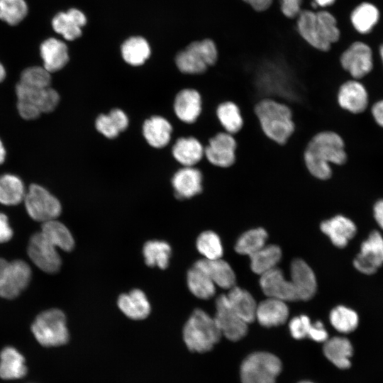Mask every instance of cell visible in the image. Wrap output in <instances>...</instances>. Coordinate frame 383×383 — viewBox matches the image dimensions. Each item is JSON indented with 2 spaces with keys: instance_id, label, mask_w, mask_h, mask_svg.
Listing matches in <instances>:
<instances>
[{
  "instance_id": "f1b7e54d",
  "label": "cell",
  "mask_w": 383,
  "mask_h": 383,
  "mask_svg": "<svg viewBox=\"0 0 383 383\" xmlns=\"http://www.w3.org/2000/svg\"><path fill=\"white\" fill-rule=\"evenodd\" d=\"M226 296L229 306L241 319L248 324L255 320L257 304L249 292L235 285Z\"/></svg>"
},
{
  "instance_id": "5bb4252c",
  "label": "cell",
  "mask_w": 383,
  "mask_h": 383,
  "mask_svg": "<svg viewBox=\"0 0 383 383\" xmlns=\"http://www.w3.org/2000/svg\"><path fill=\"white\" fill-rule=\"evenodd\" d=\"M337 103L344 111L359 114L368 106V93L365 86L357 79H349L341 84L337 92Z\"/></svg>"
},
{
  "instance_id": "cb8c5ba5",
  "label": "cell",
  "mask_w": 383,
  "mask_h": 383,
  "mask_svg": "<svg viewBox=\"0 0 383 383\" xmlns=\"http://www.w3.org/2000/svg\"><path fill=\"white\" fill-rule=\"evenodd\" d=\"M323 351L326 357L340 370L349 369L354 354L352 342L343 336H334L324 342Z\"/></svg>"
},
{
  "instance_id": "277c9868",
  "label": "cell",
  "mask_w": 383,
  "mask_h": 383,
  "mask_svg": "<svg viewBox=\"0 0 383 383\" xmlns=\"http://www.w3.org/2000/svg\"><path fill=\"white\" fill-rule=\"evenodd\" d=\"M216 43L210 38L190 43L175 57L178 70L185 74L199 76L207 72L217 62Z\"/></svg>"
},
{
  "instance_id": "44dd1931",
  "label": "cell",
  "mask_w": 383,
  "mask_h": 383,
  "mask_svg": "<svg viewBox=\"0 0 383 383\" xmlns=\"http://www.w3.org/2000/svg\"><path fill=\"white\" fill-rule=\"evenodd\" d=\"M85 15L77 9L57 13L52 20L53 30L67 40H74L82 35V28L85 26Z\"/></svg>"
},
{
  "instance_id": "bcb514c9",
  "label": "cell",
  "mask_w": 383,
  "mask_h": 383,
  "mask_svg": "<svg viewBox=\"0 0 383 383\" xmlns=\"http://www.w3.org/2000/svg\"><path fill=\"white\" fill-rule=\"evenodd\" d=\"M50 73L43 67L33 66L25 69L21 74L18 83L33 89H43L50 87Z\"/></svg>"
},
{
  "instance_id": "7bdbcfd3",
  "label": "cell",
  "mask_w": 383,
  "mask_h": 383,
  "mask_svg": "<svg viewBox=\"0 0 383 383\" xmlns=\"http://www.w3.org/2000/svg\"><path fill=\"white\" fill-rule=\"evenodd\" d=\"M299 36L309 45L321 51V43L316 30V13L308 10L300 11L297 21Z\"/></svg>"
},
{
  "instance_id": "83f0119b",
  "label": "cell",
  "mask_w": 383,
  "mask_h": 383,
  "mask_svg": "<svg viewBox=\"0 0 383 383\" xmlns=\"http://www.w3.org/2000/svg\"><path fill=\"white\" fill-rule=\"evenodd\" d=\"M172 132L170 123L164 117L153 116L145 120L143 125V135L146 142L155 148L167 145Z\"/></svg>"
},
{
  "instance_id": "e0dca14e",
  "label": "cell",
  "mask_w": 383,
  "mask_h": 383,
  "mask_svg": "<svg viewBox=\"0 0 383 383\" xmlns=\"http://www.w3.org/2000/svg\"><path fill=\"white\" fill-rule=\"evenodd\" d=\"M289 279L298 300L307 301L313 297L317 290L315 274L310 266L301 259L294 260L290 266Z\"/></svg>"
},
{
  "instance_id": "9c48e42d",
  "label": "cell",
  "mask_w": 383,
  "mask_h": 383,
  "mask_svg": "<svg viewBox=\"0 0 383 383\" xmlns=\"http://www.w3.org/2000/svg\"><path fill=\"white\" fill-rule=\"evenodd\" d=\"M339 62L351 79L359 80L373 68L372 50L363 42H354L340 53Z\"/></svg>"
},
{
  "instance_id": "52a82bcc",
  "label": "cell",
  "mask_w": 383,
  "mask_h": 383,
  "mask_svg": "<svg viewBox=\"0 0 383 383\" xmlns=\"http://www.w3.org/2000/svg\"><path fill=\"white\" fill-rule=\"evenodd\" d=\"M23 201L30 217L42 223L55 220L61 213L60 201L40 185L31 184Z\"/></svg>"
},
{
  "instance_id": "8992f818",
  "label": "cell",
  "mask_w": 383,
  "mask_h": 383,
  "mask_svg": "<svg viewBox=\"0 0 383 383\" xmlns=\"http://www.w3.org/2000/svg\"><path fill=\"white\" fill-rule=\"evenodd\" d=\"M282 362L274 355L256 352L249 355L240 366L242 383H276Z\"/></svg>"
},
{
  "instance_id": "8d00e7d4",
  "label": "cell",
  "mask_w": 383,
  "mask_h": 383,
  "mask_svg": "<svg viewBox=\"0 0 383 383\" xmlns=\"http://www.w3.org/2000/svg\"><path fill=\"white\" fill-rule=\"evenodd\" d=\"M216 115L223 131L231 135L238 133L243 126V118L239 107L233 101L221 103Z\"/></svg>"
},
{
  "instance_id": "f5cc1de1",
  "label": "cell",
  "mask_w": 383,
  "mask_h": 383,
  "mask_svg": "<svg viewBox=\"0 0 383 383\" xmlns=\"http://www.w3.org/2000/svg\"><path fill=\"white\" fill-rule=\"evenodd\" d=\"M249 4L255 10L257 11H262L267 9L272 0H243Z\"/></svg>"
},
{
  "instance_id": "7c38bea8",
  "label": "cell",
  "mask_w": 383,
  "mask_h": 383,
  "mask_svg": "<svg viewBox=\"0 0 383 383\" xmlns=\"http://www.w3.org/2000/svg\"><path fill=\"white\" fill-rule=\"evenodd\" d=\"M236 141L233 135L225 131L211 137L204 146V158L219 168L231 167L235 161Z\"/></svg>"
},
{
  "instance_id": "3957f363",
  "label": "cell",
  "mask_w": 383,
  "mask_h": 383,
  "mask_svg": "<svg viewBox=\"0 0 383 383\" xmlns=\"http://www.w3.org/2000/svg\"><path fill=\"white\" fill-rule=\"evenodd\" d=\"M182 336L190 351L201 353L210 351L222 335L214 318L202 309H196L184 324Z\"/></svg>"
},
{
  "instance_id": "7a4b0ae2",
  "label": "cell",
  "mask_w": 383,
  "mask_h": 383,
  "mask_svg": "<svg viewBox=\"0 0 383 383\" xmlns=\"http://www.w3.org/2000/svg\"><path fill=\"white\" fill-rule=\"evenodd\" d=\"M255 113L264 134L279 145L285 144L294 131L292 110L284 103L262 99L255 104Z\"/></svg>"
},
{
  "instance_id": "680465c9",
  "label": "cell",
  "mask_w": 383,
  "mask_h": 383,
  "mask_svg": "<svg viewBox=\"0 0 383 383\" xmlns=\"http://www.w3.org/2000/svg\"><path fill=\"white\" fill-rule=\"evenodd\" d=\"M299 383H313L311 382H308V381H304V382H301Z\"/></svg>"
},
{
  "instance_id": "7dc6e473",
  "label": "cell",
  "mask_w": 383,
  "mask_h": 383,
  "mask_svg": "<svg viewBox=\"0 0 383 383\" xmlns=\"http://www.w3.org/2000/svg\"><path fill=\"white\" fill-rule=\"evenodd\" d=\"M289 331L295 339L309 338L312 340L316 332L315 323H311L309 318L305 315L294 317L289 321Z\"/></svg>"
},
{
  "instance_id": "74e56055",
  "label": "cell",
  "mask_w": 383,
  "mask_h": 383,
  "mask_svg": "<svg viewBox=\"0 0 383 383\" xmlns=\"http://www.w3.org/2000/svg\"><path fill=\"white\" fill-rule=\"evenodd\" d=\"M40 232L61 250L69 252L74 248V240L70 230L56 219L43 223Z\"/></svg>"
},
{
  "instance_id": "ac0fdd59",
  "label": "cell",
  "mask_w": 383,
  "mask_h": 383,
  "mask_svg": "<svg viewBox=\"0 0 383 383\" xmlns=\"http://www.w3.org/2000/svg\"><path fill=\"white\" fill-rule=\"evenodd\" d=\"M200 92L194 88H186L177 93L174 101L177 117L187 124L195 123L199 118L203 108Z\"/></svg>"
},
{
  "instance_id": "6f0895ef",
  "label": "cell",
  "mask_w": 383,
  "mask_h": 383,
  "mask_svg": "<svg viewBox=\"0 0 383 383\" xmlns=\"http://www.w3.org/2000/svg\"><path fill=\"white\" fill-rule=\"evenodd\" d=\"M379 54H380V57H381V59H382V63H383V43L380 46Z\"/></svg>"
},
{
  "instance_id": "816d5d0a",
  "label": "cell",
  "mask_w": 383,
  "mask_h": 383,
  "mask_svg": "<svg viewBox=\"0 0 383 383\" xmlns=\"http://www.w3.org/2000/svg\"><path fill=\"white\" fill-rule=\"evenodd\" d=\"M373 215L377 225L383 230V199H379L374 203Z\"/></svg>"
},
{
  "instance_id": "d4e9b609",
  "label": "cell",
  "mask_w": 383,
  "mask_h": 383,
  "mask_svg": "<svg viewBox=\"0 0 383 383\" xmlns=\"http://www.w3.org/2000/svg\"><path fill=\"white\" fill-rule=\"evenodd\" d=\"M172 152L183 167H195L204 157V146L195 136L182 137L174 144Z\"/></svg>"
},
{
  "instance_id": "6da1fadb",
  "label": "cell",
  "mask_w": 383,
  "mask_h": 383,
  "mask_svg": "<svg viewBox=\"0 0 383 383\" xmlns=\"http://www.w3.org/2000/svg\"><path fill=\"white\" fill-rule=\"evenodd\" d=\"M304 160L309 172L314 178L326 181L333 176L332 165L343 166L348 160L343 138L333 131H323L309 142Z\"/></svg>"
},
{
  "instance_id": "d6a6232c",
  "label": "cell",
  "mask_w": 383,
  "mask_h": 383,
  "mask_svg": "<svg viewBox=\"0 0 383 383\" xmlns=\"http://www.w3.org/2000/svg\"><path fill=\"white\" fill-rule=\"evenodd\" d=\"M282 250L276 245H265L250 256L252 271L262 275L276 267L282 258Z\"/></svg>"
},
{
  "instance_id": "c3c4849f",
  "label": "cell",
  "mask_w": 383,
  "mask_h": 383,
  "mask_svg": "<svg viewBox=\"0 0 383 383\" xmlns=\"http://www.w3.org/2000/svg\"><path fill=\"white\" fill-rule=\"evenodd\" d=\"M301 0H282V13L289 18H293L300 13Z\"/></svg>"
},
{
  "instance_id": "f546056e",
  "label": "cell",
  "mask_w": 383,
  "mask_h": 383,
  "mask_svg": "<svg viewBox=\"0 0 383 383\" xmlns=\"http://www.w3.org/2000/svg\"><path fill=\"white\" fill-rule=\"evenodd\" d=\"M126 113L120 109H113L108 114H100L95 121L98 132L109 139H113L128 126Z\"/></svg>"
},
{
  "instance_id": "681fc988",
  "label": "cell",
  "mask_w": 383,
  "mask_h": 383,
  "mask_svg": "<svg viewBox=\"0 0 383 383\" xmlns=\"http://www.w3.org/2000/svg\"><path fill=\"white\" fill-rule=\"evenodd\" d=\"M13 236V230L9 226L8 217L0 212V244L8 242Z\"/></svg>"
},
{
  "instance_id": "8fae6325",
  "label": "cell",
  "mask_w": 383,
  "mask_h": 383,
  "mask_svg": "<svg viewBox=\"0 0 383 383\" xmlns=\"http://www.w3.org/2000/svg\"><path fill=\"white\" fill-rule=\"evenodd\" d=\"M354 267L362 274H374L383 266V236L372 231L361 245L359 252L353 260Z\"/></svg>"
},
{
  "instance_id": "b9f144b4",
  "label": "cell",
  "mask_w": 383,
  "mask_h": 383,
  "mask_svg": "<svg viewBox=\"0 0 383 383\" xmlns=\"http://www.w3.org/2000/svg\"><path fill=\"white\" fill-rule=\"evenodd\" d=\"M379 18V11L373 4L362 3L353 11L351 22L357 32L365 34L372 30Z\"/></svg>"
},
{
  "instance_id": "ffe728a7",
  "label": "cell",
  "mask_w": 383,
  "mask_h": 383,
  "mask_svg": "<svg viewBox=\"0 0 383 383\" xmlns=\"http://www.w3.org/2000/svg\"><path fill=\"white\" fill-rule=\"evenodd\" d=\"M320 228L330 238L333 245L339 248L345 247L357 233L355 223L342 215L323 221Z\"/></svg>"
},
{
  "instance_id": "5b68a950",
  "label": "cell",
  "mask_w": 383,
  "mask_h": 383,
  "mask_svg": "<svg viewBox=\"0 0 383 383\" xmlns=\"http://www.w3.org/2000/svg\"><path fill=\"white\" fill-rule=\"evenodd\" d=\"M31 331L37 341L45 347L63 345L69 340L65 315L57 309L40 313L33 321Z\"/></svg>"
},
{
  "instance_id": "ba28073f",
  "label": "cell",
  "mask_w": 383,
  "mask_h": 383,
  "mask_svg": "<svg viewBox=\"0 0 383 383\" xmlns=\"http://www.w3.org/2000/svg\"><path fill=\"white\" fill-rule=\"evenodd\" d=\"M31 277L30 266L21 260L9 262L0 257V296L14 299L24 290Z\"/></svg>"
},
{
  "instance_id": "60d3db41",
  "label": "cell",
  "mask_w": 383,
  "mask_h": 383,
  "mask_svg": "<svg viewBox=\"0 0 383 383\" xmlns=\"http://www.w3.org/2000/svg\"><path fill=\"white\" fill-rule=\"evenodd\" d=\"M267 233L262 228L250 229L237 240L235 250L240 255L249 257L266 245Z\"/></svg>"
},
{
  "instance_id": "4fadbf2b",
  "label": "cell",
  "mask_w": 383,
  "mask_h": 383,
  "mask_svg": "<svg viewBox=\"0 0 383 383\" xmlns=\"http://www.w3.org/2000/svg\"><path fill=\"white\" fill-rule=\"evenodd\" d=\"M213 318L221 335L231 341L240 340L248 333V324L231 309L226 294L217 297Z\"/></svg>"
},
{
  "instance_id": "484cf974",
  "label": "cell",
  "mask_w": 383,
  "mask_h": 383,
  "mask_svg": "<svg viewBox=\"0 0 383 383\" xmlns=\"http://www.w3.org/2000/svg\"><path fill=\"white\" fill-rule=\"evenodd\" d=\"M40 52L43 67L50 73L62 70L69 61L67 46L55 38L45 40L40 45Z\"/></svg>"
},
{
  "instance_id": "e575fe53",
  "label": "cell",
  "mask_w": 383,
  "mask_h": 383,
  "mask_svg": "<svg viewBox=\"0 0 383 383\" xmlns=\"http://www.w3.org/2000/svg\"><path fill=\"white\" fill-rule=\"evenodd\" d=\"M26 193L25 186L18 176L12 174L0 176V204L17 205L23 201Z\"/></svg>"
},
{
  "instance_id": "7402d4cb",
  "label": "cell",
  "mask_w": 383,
  "mask_h": 383,
  "mask_svg": "<svg viewBox=\"0 0 383 383\" xmlns=\"http://www.w3.org/2000/svg\"><path fill=\"white\" fill-rule=\"evenodd\" d=\"M289 313L287 302L267 297L257 304L255 319L264 327L278 326L287 321Z\"/></svg>"
},
{
  "instance_id": "836d02e7",
  "label": "cell",
  "mask_w": 383,
  "mask_h": 383,
  "mask_svg": "<svg viewBox=\"0 0 383 383\" xmlns=\"http://www.w3.org/2000/svg\"><path fill=\"white\" fill-rule=\"evenodd\" d=\"M121 52L123 60L132 66L143 65L151 54L148 41L140 36L131 37L125 40Z\"/></svg>"
},
{
  "instance_id": "2e32d148",
  "label": "cell",
  "mask_w": 383,
  "mask_h": 383,
  "mask_svg": "<svg viewBox=\"0 0 383 383\" xmlns=\"http://www.w3.org/2000/svg\"><path fill=\"white\" fill-rule=\"evenodd\" d=\"M259 282L267 297L285 302L298 300L291 281L286 279L281 269L278 267L260 275Z\"/></svg>"
},
{
  "instance_id": "f907efd6",
  "label": "cell",
  "mask_w": 383,
  "mask_h": 383,
  "mask_svg": "<svg viewBox=\"0 0 383 383\" xmlns=\"http://www.w3.org/2000/svg\"><path fill=\"white\" fill-rule=\"evenodd\" d=\"M371 112L375 122L383 128V99L372 105Z\"/></svg>"
},
{
  "instance_id": "9f6ffc18",
  "label": "cell",
  "mask_w": 383,
  "mask_h": 383,
  "mask_svg": "<svg viewBox=\"0 0 383 383\" xmlns=\"http://www.w3.org/2000/svg\"><path fill=\"white\" fill-rule=\"evenodd\" d=\"M6 77V70L3 65L0 63V82H1Z\"/></svg>"
},
{
  "instance_id": "ab89813d",
  "label": "cell",
  "mask_w": 383,
  "mask_h": 383,
  "mask_svg": "<svg viewBox=\"0 0 383 383\" xmlns=\"http://www.w3.org/2000/svg\"><path fill=\"white\" fill-rule=\"evenodd\" d=\"M329 320L332 326L338 332L343 334L355 331L360 322L357 313L343 305H338L331 311Z\"/></svg>"
},
{
  "instance_id": "4dcf8cb0",
  "label": "cell",
  "mask_w": 383,
  "mask_h": 383,
  "mask_svg": "<svg viewBox=\"0 0 383 383\" xmlns=\"http://www.w3.org/2000/svg\"><path fill=\"white\" fill-rule=\"evenodd\" d=\"M27 373L23 356L14 348L6 347L0 353V377L16 379Z\"/></svg>"
},
{
  "instance_id": "d590c367",
  "label": "cell",
  "mask_w": 383,
  "mask_h": 383,
  "mask_svg": "<svg viewBox=\"0 0 383 383\" xmlns=\"http://www.w3.org/2000/svg\"><path fill=\"white\" fill-rule=\"evenodd\" d=\"M187 283L191 293L201 299H209L216 293V285L200 268L193 265L187 275Z\"/></svg>"
},
{
  "instance_id": "603a6c76",
  "label": "cell",
  "mask_w": 383,
  "mask_h": 383,
  "mask_svg": "<svg viewBox=\"0 0 383 383\" xmlns=\"http://www.w3.org/2000/svg\"><path fill=\"white\" fill-rule=\"evenodd\" d=\"M194 265L205 272L216 286L228 290L235 286V274L231 266L222 258H203L195 262Z\"/></svg>"
},
{
  "instance_id": "11a10c76",
  "label": "cell",
  "mask_w": 383,
  "mask_h": 383,
  "mask_svg": "<svg viewBox=\"0 0 383 383\" xmlns=\"http://www.w3.org/2000/svg\"><path fill=\"white\" fill-rule=\"evenodd\" d=\"M316 4L321 6H327L332 4L335 0H315Z\"/></svg>"
},
{
  "instance_id": "30bf717a",
  "label": "cell",
  "mask_w": 383,
  "mask_h": 383,
  "mask_svg": "<svg viewBox=\"0 0 383 383\" xmlns=\"http://www.w3.org/2000/svg\"><path fill=\"white\" fill-rule=\"evenodd\" d=\"M28 255L31 261L45 272L55 273L60 269L62 260L57 247L40 231L30 237Z\"/></svg>"
},
{
  "instance_id": "4316f807",
  "label": "cell",
  "mask_w": 383,
  "mask_h": 383,
  "mask_svg": "<svg viewBox=\"0 0 383 383\" xmlns=\"http://www.w3.org/2000/svg\"><path fill=\"white\" fill-rule=\"evenodd\" d=\"M117 305L125 316L135 321L146 318L151 311L146 295L138 289L121 294L118 299Z\"/></svg>"
},
{
  "instance_id": "f6af8a7d",
  "label": "cell",
  "mask_w": 383,
  "mask_h": 383,
  "mask_svg": "<svg viewBox=\"0 0 383 383\" xmlns=\"http://www.w3.org/2000/svg\"><path fill=\"white\" fill-rule=\"evenodd\" d=\"M28 7L25 0H0V20L16 26L27 16Z\"/></svg>"
},
{
  "instance_id": "d6986e66",
  "label": "cell",
  "mask_w": 383,
  "mask_h": 383,
  "mask_svg": "<svg viewBox=\"0 0 383 383\" xmlns=\"http://www.w3.org/2000/svg\"><path fill=\"white\" fill-rule=\"evenodd\" d=\"M202 172L195 167H183L172 178L175 196L179 199H190L202 192Z\"/></svg>"
},
{
  "instance_id": "ee69618b",
  "label": "cell",
  "mask_w": 383,
  "mask_h": 383,
  "mask_svg": "<svg viewBox=\"0 0 383 383\" xmlns=\"http://www.w3.org/2000/svg\"><path fill=\"white\" fill-rule=\"evenodd\" d=\"M199 252L206 260L222 257L223 249L220 237L212 231L202 232L196 241Z\"/></svg>"
},
{
  "instance_id": "1f68e13d",
  "label": "cell",
  "mask_w": 383,
  "mask_h": 383,
  "mask_svg": "<svg viewBox=\"0 0 383 383\" xmlns=\"http://www.w3.org/2000/svg\"><path fill=\"white\" fill-rule=\"evenodd\" d=\"M316 30L321 43V51L328 52L340 37L336 20L328 11H322L316 13Z\"/></svg>"
},
{
  "instance_id": "9a60e30c",
  "label": "cell",
  "mask_w": 383,
  "mask_h": 383,
  "mask_svg": "<svg viewBox=\"0 0 383 383\" xmlns=\"http://www.w3.org/2000/svg\"><path fill=\"white\" fill-rule=\"evenodd\" d=\"M17 103L26 104L40 113H50L55 109L60 101V95L50 87L33 89L20 83L16 87Z\"/></svg>"
},
{
  "instance_id": "db71d44e",
  "label": "cell",
  "mask_w": 383,
  "mask_h": 383,
  "mask_svg": "<svg viewBox=\"0 0 383 383\" xmlns=\"http://www.w3.org/2000/svg\"><path fill=\"white\" fill-rule=\"evenodd\" d=\"M6 149L4 146L3 143L0 140V165H1L4 162L6 158Z\"/></svg>"
},
{
  "instance_id": "f35d334b",
  "label": "cell",
  "mask_w": 383,
  "mask_h": 383,
  "mask_svg": "<svg viewBox=\"0 0 383 383\" xmlns=\"http://www.w3.org/2000/svg\"><path fill=\"white\" fill-rule=\"evenodd\" d=\"M171 247L165 241L153 240L147 241L143 248L145 262L150 267L166 269L170 263Z\"/></svg>"
}]
</instances>
